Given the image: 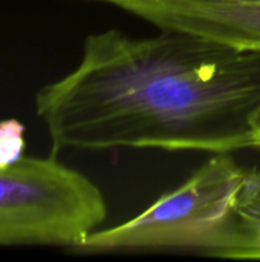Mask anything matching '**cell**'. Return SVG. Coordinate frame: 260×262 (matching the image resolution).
I'll return each mask as SVG.
<instances>
[{
	"label": "cell",
	"mask_w": 260,
	"mask_h": 262,
	"mask_svg": "<svg viewBox=\"0 0 260 262\" xmlns=\"http://www.w3.org/2000/svg\"><path fill=\"white\" fill-rule=\"evenodd\" d=\"M260 51L161 29L86 37L78 66L35 95L52 152L156 147L231 154L254 147Z\"/></svg>",
	"instance_id": "1"
},
{
	"label": "cell",
	"mask_w": 260,
	"mask_h": 262,
	"mask_svg": "<svg viewBox=\"0 0 260 262\" xmlns=\"http://www.w3.org/2000/svg\"><path fill=\"white\" fill-rule=\"evenodd\" d=\"M25 124L15 118L0 121V169H8L25 155Z\"/></svg>",
	"instance_id": "6"
},
{
	"label": "cell",
	"mask_w": 260,
	"mask_h": 262,
	"mask_svg": "<svg viewBox=\"0 0 260 262\" xmlns=\"http://www.w3.org/2000/svg\"><path fill=\"white\" fill-rule=\"evenodd\" d=\"M109 6L126 11L159 29H176L221 43L260 51V5L201 0H112Z\"/></svg>",
	"instance_id": "4"
},
{
	"label": "cell",
	"mask_w": 260,
	"mask_h": 262,
	"mask_svg": "<svg viewBox=\"0 0 260 262\" xmlns=\"http://www.w3.org/2000/svg\"><path fill=\"white\" fill-rule=\"evenodd\" d=\"M83 2H93L109 5L112 0H83ZM201 2H218V3H245V5H260V0H201Z\"/></svg>",
	"instance_id": "8"
},
{
	"label": "cell",
	"mask_w": 260,
	"mask_h": 262,
	"mask_svg": "<svg viewBox=\"0 0 260 262\" xmlns=\"http://www.w3.org/2000/svg\"><path fill=\"white\" fill-rule=\"evenodd\" d=\"M251 129L254 135V147H260V106L251 115Z\"/></svg>",
	"instance_id": "7"
},
{
	"label": "cell",
	"mask_w": 260,
	"mask_h": 262,
	"mask_svg": "<svg viewBox=\"0 0 260 262\" xmlns=\"http://www.w3.org/2000/svg\"><path fill=\"white\" fill-rule=\"evenodd\" d=\"M247 170L230 154H215L184 184L127 223L92 232L75 250L196 252L211 256L221 243Z\"/></svg>",
	"instance_id": "2"
},
{
	"label": "cell",
	"mask_w": 260,
	"mask_h": 262,
	"mask_svg": "<svg viewBox=\"0 0 260 262\" xmlns=\"http://www.w3.org/2000/svg\"><path fill=\"white\" fill-rule=\"evenodd\" d=\"M100 187L51 157H23L0 169V247L75 250L106 221Z\"/></svg>",
	"instance_id": "3"
},
{
	"label": "cell",
	"mask_w": 260,
	"mask_h": 262,
	"mask_svg": "<svg viewBox=\"0 0 260 262\" xmlns=\"http://www.w3.org/2000/svg\"><path fill=\"white\" fill-rule=\"evenodd\" d=\"M211 258L260 259V169L247 172L230 224Z\"/></svg>",
	"instance_id": "5"
}]
</instances>
